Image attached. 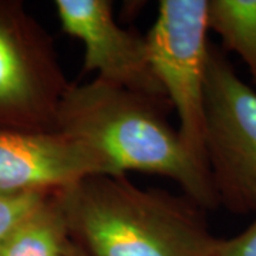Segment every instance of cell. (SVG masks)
<instances>
[{
    "instance_id": "7",
    "label": "cell",
    "mask_w": 256,
    "mask_h": 256,
    "mask_svg": "<svg viewBox=\"0 0 256 256\" xmlns=\"http://www.w3.org/2000/svg\"><path fill=\"white\" fill-rule=\"evenodd\" d=\"M97 174L124 175L100 151L62 131L0 128V198L54 194Z\"/></svg>"
},
{
    "instance_id": "2",
    "label": "cell",
    "mask_w": 256,
    "mask_h": 256,
    "mask_svg": "<svg viewBox=\"0 0 256 256\" xmlns=\"http://www.w3.org/2000/svg\"><path fill=\"white\" fill-rule=\"evenodd\" d=\"M171 107L100 78L68 86L57 131L100 151L120 174L140 171L176 182L204 210L218 208L208 168L165 117Z\"/></svg>"
},
{
    "instance_id": "1",
    "label": "cell",
    "mask_w": 256,
    "mask_h": 256,
    "mask_svg": "<svg viewBox=\"0 0 256 256\" xmlns=\"http://www.w3.org/2000/svg\"><path fill=\"white\" fill-rule=\"evenodd\" d=\"M54 195L88 256H212L220 240L191 198L140 188L126 175H90Z\"/></svg>"
},
{
    "instance_id": "11",
    "label": "cell",
    "mask_w": 256,
    "mask_h": 256,
    "mask_svg": "<svg viewBox=\"0 0 256 256\" xmlns=\"http://www.w3.org/2000/svg\"><path fill=\"white\" fill-rule=\"evenodd\" d=\"M212 256H256V218L236 236L220 239Z\"/></svg>"
},
{
    "instance_id": "9",
    "label": "cell",
    "mask_w": 256,
    "mask_h": 256,
    "mask_svg": "<svg viewBox=\"0 0 256 256\" xmlns=\"http://www.w3.org/2000/svg\"><path fill=\"white\" fill-rule=\"evenodd\" d=\"M206 24L246 66L256 92V0H208Z\"/></svg>"
},
{
    "instance_id": "12",
    "label": "cell",
    "mask_w": 256,
    "mask_h": 256,
    "mask_svg": "<svg viewBox=\"0 0 256 256\" xmlns=\"http://www.w3.org/2000/svg\"><path fill=\"white\" fill-rule=\"evenodd\" d=\"M68 256H88L86 252H84V249L80 248L76 242L73 240V244H72V246H70V250H68Z\"/></svg>"
},
{
    "instance_id": "6",
    "label": "cell",
    "mask_w": 256,
    "mask_h": 256,
    "mask_svg": "<svg viewBox=\"0 0 256 256\" xmlns=\"http://www.w3.org/2000/svg\"><path fill=\"white\" fill-rule=\"evenodd\" d=\"M54 9L62 30L82 42L84 73L171 107L151 68L146 36L120 26L112 2L56 0Z\"/></svg>"
},
{
    "instance_id": "5",
    "label": "cell",
    "mask_w": 256,
    "mask_h": 256,
    "mask_svg": "<svg viewBox=\"0 0 256 256\" xmlns=\"http://www.w3.org/2000/svg\"><path fill=\"white\" fill-rule=\"evenodd\" d=\"M68 86L50 36L18 6L0 4V128L57 130Z\"/></svg>"
},
{
    "instance_id": "4",
    "label": "cell",
    "mask_w": 256,
    "mask_h": 256,
    "mask_svg": "<svg viewBox=\"0 0 256 256\" xmlns=\"http://www.w3.org/2000/svg\"><path fill=\"white\" fill-rule=\"evenodd\" d=\"M208 0H161L146 33L151 68L180 121L178 132L206 168L205 86L208 70Z\"/></svg>"
},
{
    "instance_id": "8",
    "label": "cell",
    "mask_w": 256,
    "mask_h": 256,
    "mask_svg": "<svg viewBox=\"0 0 256 256\" xmlns=\"http://www.w3.org/2000/svg\"><path fill=\"white\" fill-rule=\"evenodd\" d=\"M72 244L62 206L50 194L0 240V256H68Z\"/></svg>"
},
{
    "instance_id": "3",
    "label": "cell",
    "mask_w": 256,
    "mask_h": 256,
    "mask_svg": "<svg viewBox=\"0 0 256 256\" xmlns=\"http://www.w3.org/2000/svg\"><path fill=\"white\" fill-rule=\"evenodd\" d=\"M205 158L218 206L256 215V92L218 47H210Z\"/></svg>"
},
{
    "instance_id": "10",
    "label": "cell",
    "mask_w": 256,
    "mask_h": 256,
    "mask_svg": "<svg viewBox=\"0 0 256 256\" xmlns=\"http://www.w3.org/2000/svg\"><path fill=\"white\" fill-rule=\"evenodd\" d=\"M50 194H28L20 196L0 198V240L9 234L12 228L23 220L33 208Z\"/></svg>"
}]
</instances>
